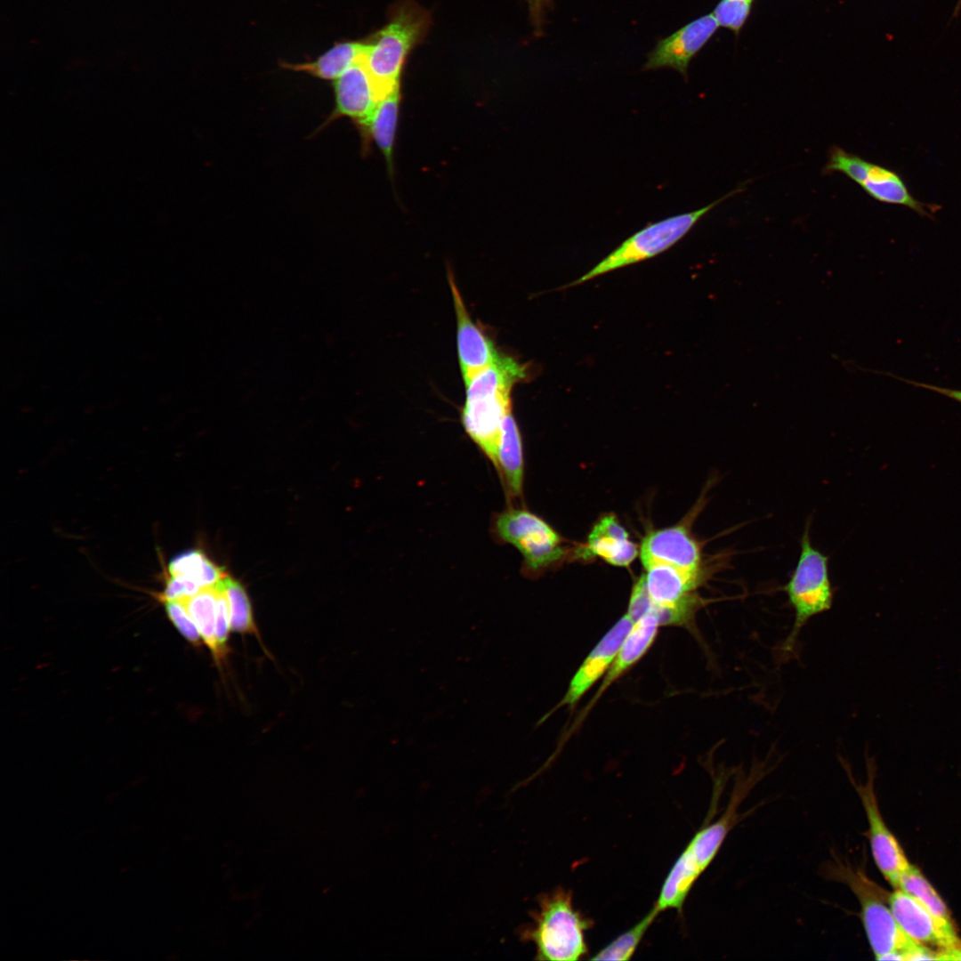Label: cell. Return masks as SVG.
<instances>
[{
    "instance_id": "22",
    "label": "cell",
    "mask_w": 961,
    "mask_h": 961,
    "mask_svg": "<svg viewBox=\"0 0 961 961\" xmlns=\"http://www.w3.org/2000/svg\"><path fill=\"white\" fill-rule=\"evenodd\" d=\"M702 874L700 868L683 852L674 861L661 886L654 904L660 913L666 909L682 911L693 884Z\"/></svg>"
},
{
    "instance_id": "21",
    "label": "cell",
    "mask_w": 961,
    "mask_h": 961,
    "mask_svg": "<svg viewBox=\"0 0 961 961\" xmlns=\"http://www.w3.org/2000/svg\"><path fill=\"white\" fill-rule=\"evenodd\" d=\"M367 44L343 42L335 44L315 61L304 63H283V67L294 71L305 72L324 80H335L345 70L362 60Z\"/></svg>"
},
{
    "instance_id": "29",
    "label": "cell",
    "mask_w": 961,
    "mask_h": 961,
    "mask_svg": "<svg viewBox=\"0 0 961 961\" xmlns=\"http://www.w3.org/2000/svg\"><path fill=\"white\" fill-rule=\"evenodd\" d=\"M755 0H720L712 12L719 25L739 36Z\"/></svg>"
},
{
    "instance_id": "33",
    "label": "cell",
    "mask_w": 961,
    "mask_h": 961,
    "mask_svg": "<svg viewBox=\"0 0 961 961\" xmlns=\"http://www.w3.org/2000/svg\"><path fill=\"white\" fill-rule=\"evenodd\" d=\"M651 603L652 600L647 591L645 577L642 574L633 585L626 614L634 622L649 613Z\"/></svg>"
},
{
    "instance_id": "25",
    "label": "cell",
    "mask_w": 961,
    "mask_h": 961,
    "mask_svg": "<svg viewBox=\"0 0 961 961\" xmlns=\"http://www.w3.org/2000/svg\"><path fill=\"white\" fill-rule=\"evenodd\" d=\"M217 594L218 592L215 586L206 587L182 602L195 622L202 640L210 649L215 659L220 661L222 659V656L215 635Z\"/></svg>"
},
{
    "instance_id": "3",
    "label": "cell",
    "mask_w": 961,
    "mask_h": 961,
    "mask_svg": "<svg viewBox=\"0 0 961 961\" xmlns=\"http://www.w3.org/2000/svg\"><path fill=\"white\" fill-rule=\"evenodd\" d=\"M532 920L520 936L535 945V959L576 961L587 954L585 933L593 924L575 909L571 891L560 887L541 895Z\"/></svg>"
},
{
    "instance_id": "4",
    "label": "cell",
    "mask_w": 961,
    "mask_h": 961,
    "mask_svg": "<svg viewBox=\"0 0 961 961\" xmlns=\"http://www.w3.org/2000/svg\"><path fill=\"white\" fill-rule=\"evenodd\" d=\"M430 24L427 12L412 1L394 8L391 21L367 44L362 61L380 96L400 88L406 57L425 35Z\"/></svg>"
},
{
    "instance_id": "5",
    "label": "cell",
    "mask_w": 961,
    "mask_h": 961,
    "mask_svg": "<svg viewBox=\"0 0 961 961\" xmlns=\"http://www.w3.org/2000/svg\"><path fill=\"white\" fill-rule=\"evenodd\" d=\"M797 564L783 586L794 610L792 629L781 647L784 655L792 653L802 628L813 617L829 610L834 590L828 573V556L816 549L810 538V521L800 540Z\"/></svg>"
},
{
    "instance_id": "27",
    "label": "cell",
    "mask_w": 961,
    "mask_h": 961,
    "mask_svg": "<svg viewBox=\"0 0 961 961\" xmlns=\"http://www.w3.org/2000/svg\"><path fill=\"white\" fill-rule=\"evenodd\" d=\"M659 912L653 906L634 925L619 934L600 949L592 960H628L634 954L644 934Z\"/></svg>"
},
{
    "instance_id": "6",
    "label": "cell",
    "mask_w": 961,
    "mask_h": 961,
    "mask_svg": "<svg viewBox=\"0 0 961 961\" xmlns=\"http://www.w3.org/2000/svg\"><path fill=\"white\" fill-rule=\"evenodd\" d=\"M743 190L742 187H739L702 208L674 215L645 226L623 241L593 269L569 286L579 285L666 251L681 240L709 211Z\"/></svg>"
},
{
    "instance_id": "16",
    "label": "cell",
    "mask_w": 961,
    "mask_h": 961,
    "mask_svg": "<svg viewBox=\"0 0 961 961\" xmlns=\"http://www.w3.org/2000/svg\"><path fill=\"white\" fill-rule=\"evenodd\" d=\"M577 551L582 559L600 557L618 567L629 566L638 553L635 544L613 514L604 515L594 524L586 543Z\"/></svg>"
},
{
    "instance_id": "30",
    "label": "cell",
    "mask_w": 961,
    "mask_h": 961,
    "mask_svg": "<svg viewBox=\"0 0 961 961\" xmlns=\"http://www.w3.org/2000/svg\"><path fill=\"white\" fill-rule=\"evenodd\" d=\"M165 602L166 614L180 634L193 644H199L201 635L182 601Z\"/></svg>"
},
{
    "instance_id": "32",
    "label": "cell",
    "mask_w": 961,
    "mask_h": 961,
    "mask_svg": "<svg viewBox=\"0 0 961 961\" xmlns=\"http://www.w3.org/2000/svg\"><path fill=\"white\" fill-rule=\"evenodd\" d=\"M202 589L195 581L182 577L167 576L166 586L160 599L167 601H185Z\"/></svg>"
},
{
    "instance_id": "8",
    "label": "cell",
    "mask_w": 961,
    "mask_h": 961,
    "mask_svg": "<svg viewBox=\"0 0 961 961\" xmlns=\"http://www.w3.org/2000/svg\"><path fill=\"white\" fill-rule=\"evenodd\" d=\"M823 174L841 173L860 185L872 198L881 203L905 206L920 216L933 219L940 209L916 198L902 177L893 170L833 146L828 151Z\"/></svg>"
},
{
    "instance_id": "36",
    "label": "cell",
    "mask_w": 961,
    "mask_h": 961,
    "mask_svg": "<svg viewBox=\"0 0 961 961\" xmlns=\"http://www.w3.org/2000/svg\"><path fill=\"white\" fill-rule=\"evenodd\" d=\"M936 960H961V943L936 950Z\"/></svg>"
},
{
    "instance_id": "12",
    "label": "cell",
    "mask_w": 961,
    "mask_h": 961,
    "mask_svg": "<svg viewBox=\"0 0 961 961\" xmlns=\"http://www.w3.org/2000/svg\"><path fill=\"white\" fill-rule=\"evenodd\" d=\"M448 279L456 318L459 366L466 384L478 372L491 365L500 353L491 339L470 317L451 270L448 271Z\"/></svg>"
},
{
    "instance_id": "2",
    "label": "cell",
    "mask_w": 961,
    "mask_h": 961,
    "mask_svg": "<svg viewBox=\"0 0 961 961\" xmlns=\"http://www.w3.org/2000/svg\"><path fill=\"white\" fill-rule=\"evenodd\" d=\"M833 880L846 884L860 906V917L876 960H935L936 951L907 935L889 905L890 893L873 882L863 870L836 860L827 868Z\"/></svg>"
},
{
    "instance_id": "7",
    "label": "cell",
    "mask_w": 961,
    "mask_h": 961,
    "mask_svg": "<svg viewBox=\"0 0 961 961\" xmlns=\"http://www.w3.org/2000/svg\"><path fill=\"white\" fill-rule=\"evenodd\" d=\"M491 533L499 543L514 546L523 557L522 570L537 575L559 561L564 550L560 535L542 518L524 507L508 505L495 513Z\"/></svg>"
},
{
    "instance_id": "23",
    "label": "cell",
    "mask_w": 961,
    "mask_h": 961,
    "mask_svg": "<svg viewBox=\"0 0 961 961\" xmlns=\"http://www.w3.org/2000/svg\"><path fill=\"white\" fill-rule=\"evenodd\" d=\"M897 889L913 895L933 915L948 934L958 937L946 903L919 868L911 865L909 869L902 875Z\"/></svg>"
},
{
    "instance_id": "11",
    "label": "cell",
    "mask_w": 961,
    "mask_h": 961,
    "mask_svg": "<svg viewBox=\"0 0 961 961\" xmlns=\"http://www.w3.org/2000/svg\"><path fill=\"white\" fill-rule=\"evenodd\" d=\"M718 27L713 13L688 23L657 44L649 54L644 69L671 68L686 76L690 61L711 39Z\"/></svg>"
},
{
    "instance_id": "35",
    "label": "cell",
    "mask_w": 961,
    "mask_h": 961,
    "mask_svg": "<svg viewBox=\"0 0 961 961\" xmlns=\"http://www.w3.org/2000/svg\"><path fill=\"white\" fill-rule=\"evenodd\" d=\"M549 0H527L530 10L532 20L536 27H539L542 23V16L544 7L548 4Z\"/></svg>"
},
{
    "instance_id": "34",
    "label": "cell",
    "mask_w": 961,
    "mask_h": 961,
    "mask_svg": "<svg viewBox=\"0 0 961 961\" xmlns=\"http://www.w3.org/2000/svg\"><path fill=\"white\" fill-rule=\"evenodd\" d=\"M898 379L901 380L902 382H905V383H907L909 384H911L913 386L919 387V388H924V389H926V390H929V391H933V392H934L936 393L941 394L943 396H946V397H948L949 399H952V400L961 403V390L947 388V387H941V386H937V385H934V384H925V383H922V382H917V381H913V380H909V379H906V378L898 377Z\"/></svg>"
},
{
    "instance_id": "18",
    "label": "cell",
    "mask_w": 961,
    "mask_h": 961,
    "mask_svg": "<svg viewBox=\"0 0 961 961\" xmlns=\"http://www.w3.org/2000/svg\"><path fill=\"white\" fill-rule=\"evenodd\" d=\"M659 624L652 614H646L634 622L624 639L617 656L604 676L602 684L582 713V718L595 705L607 689L637 664L648 652L658 635Z\"/></svg>"
},
{
    "instance_id": "10",
    "label": "cell",
    "mask_w": 961,
    "mask_h": 961,
    "mask_svg": "<svg viewBox=\"0 0 961 961\" xmlns=\"http://www.w3.org/2000/svg\"><path fill=\"white\" fill-rule=\"evenodd\" d=\"M335 107L321 128L347 117L361 129L382 99L362 60L334 81Z\"/></svg>"
},
{
    "instance_id": "31",
    "label": "cell",
    "mask_w": 961,
    "mask_h": 961,
    "mask_svg": "<svg viewBox=\"0 0 961 961\" xmlns=\"http://www.w3.org/2000/svg\"><path fill=\"white\" fill-rule=\"evenodd\" d=\"M217 594V611L215 622V635L219 650L222 658L227 653V641L230 627V615L226 594L220 584L215 585Z\"/></svg>"
},
{
    "instance_id": "37",
    "label": "cell",
    "mask_w": 961,
    "mask_h": 961,
    "mask_svg": "<svg viewBox=\"0 0 961 961\" xmlns=\"http://www.w3.org/2000/svg\"><path fill=\"white\" fill-rule=\"evenodd\" d=\"M960 11H961V0H958V1H957V4H956V7H955V10H954V13H953V16H954V17L957 16V15H958V12H959Z\"/></svg>"
},
{
    "instance_id": "20",
    "label": "cell",
    "mask_w": 961,
    "mask_h": 961,
    "mask_svg": "<svg viewBox=\"0 0 961 961\" xmlns=\"http://www.w3.org/2000/svg\"><path fill=\"white\" fill-rule=\"evenodd\" d=\"M400 93L395 89L382 98L365 125L359 129L363 145L373 141L382 152L391 174L393 173V151L400 115Z\"/></svg>"
},
{
    "instance_id": "14",
    "label": "cell",
    "mask_w": 961,
    "mask_h": 961,
    "mask_svg": "<svg viewBox=\"0 0 961 961\" xmlns=\"http://www.w3.org/2000/svg\"><path fill=\"white\" fill-rule=\"evenodd\" d=\"M634 622L626 613L603 635L569 682L561 700L554 707H573L610 668Z\"/></svg>"
},
{
    "instance_id": "19",
    "label": "cell",
    "mask_w": 961,
    "mask_h": 961,
    "mask_svg": "<svg viewBox=\"0 0 961 961\" xmlns=\"http://www.w3.org/2000/svg\"><path fill=\"white\" fill-rule=\"evenodd\" d=\"M494 467L503 485L508 505H513L522 497L524 479L522 440L513 411L503 420Z\"/></svg>"
},
{
    "instance_id": "17",
    "label": "cell",
    "mask_w": 961,
    "mask_h": 961,
    "mask_svg": "<svg viewBox=\"0 0 961 961\" xmlns=\"http://www.w3.org/2000/svg\"><path fill=\"white\" fill-rule=\"evenodd\" d=\"M642 565L646 569L647 591L657 604L674 603L698 594L699 587L710 576V573L695 572L661 561H649Z\"/></svg>"
},
{
    "instance_id": "15",
    "label": "cell",
    "mask_w": 961,
    "mask_h": 961,
    "mask_svg": "<svg viewBox=\"0 0 961 961\" xmlns=\"http://www.w3.org/2000/svg\"><path fill=\"white\" fill-rule=\"evenodd\" d=\"M889 905L903 932L924 945L947 949L961 943L959 937L948 934L933 915L913 895L895 889L889 895Z\"/></svg>"
},
{
    "instance_id": "13",
    "label": "cell",
    "mask_w": 961,
    "mask_h": 961,
    "mask_svg": "<svg viewBox=\"0 0 961 961\" xmlns=\"http://www.w3.org/2000/svg\"><path fill=\"white\" fill-rule=\"evenodd\" d=\"M642 564L661 561L679 568L710 573L703 564L702 547L684 525H676L650 532L640 548Z\"/></svg>"
},
{
    "instance_id": "1",
    "label": "cell",
    "mask_w": 961,
    "mask_h": 961,
    "mask_svg": "<svg viewBox=\"0 0 961 961\" xmlns=\"http://www.w3.org/2000/svg\"><path fill=\"white\" fill-rule=\"evenodd\" d=\"M528 365L513 357L499 354L489 366L466 384L461 420L472 441L495 466L501 426L513 411L514 385L529 377Z\"/></svg>"
},
{
    "instance_id": "9",
    "label": "cell",
    "mask_w": 961,
    "mask_h": 961,
    "mask_svg": "<svg viewBox=\"0 0 961 961\" xmlns=\"http://www.w3.org/2000/svg\"><path fill=\"white\" fill-rule=\"evenodd\" d=\"M867 764L868 779L865 783H857L851 773L848 776L865 811L868 823L867 835L875 863L888 883L897 889L902 875L912 864L882 817L875 792L874 763L868 760Z\"/></svg>"
},
{
    "instance_id": "28",
    "label": "cell",
    "mask_w": 961,
    "mask_h": 961,
    "mask_svg": "<svg viewBox=\"0 0 961 961\" xmlns=\"http://www.w3.org/2000/svg\"><path fill=\"white\" fill-rule=\"evenodd\" d=\"M220 584L227 597L231 629L241 634H257L250 600L244 585L228 575Z\"/></svg>"
},
{
    "instance_id": "24",
    "label": "cell",
    "mask_w": 961,
    "mask_h": 961,
    "mask_svg": "<svg viewBox=\"0 0 961 961\" xmlns=\"http://www.w3.org/2000/svg\"><path fill=\"white\" fill-rule=\"evenodd\" d=\"M167 572L172 577H182L198 583L201 588L214 587L227 574L200 549H190L174 556Z\"/></svg>"
},
{
    "instance_id": "26",
    "label": "cell",
    "mask_w": 961,
    "mask_h": 961,
    "mask_svg": "<svg viewBox=\"0 0 961 961\" xmlns=\"http://www.w3.org/2000/svg\"><path fill=\"white\" fill-rule=\"evenodd\" d=\"M731 827V818L726 813L699 830L682 852L704 872L718 853Z\"/></svg>"
}]
</instances>
